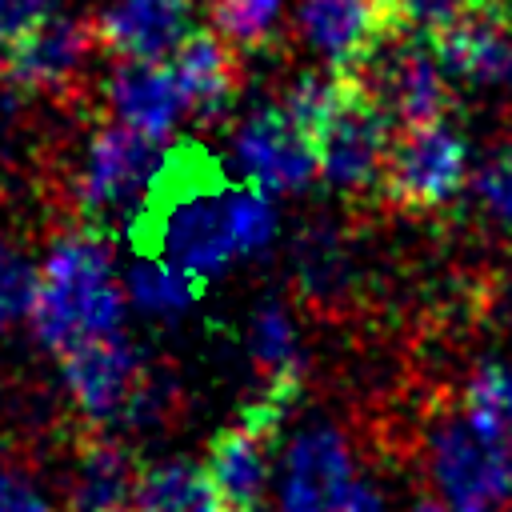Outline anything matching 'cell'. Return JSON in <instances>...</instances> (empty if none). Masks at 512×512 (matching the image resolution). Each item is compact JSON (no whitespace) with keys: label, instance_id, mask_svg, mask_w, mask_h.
Returning <instances> with one entry per match:
<instances>
[{"label":"cell","instance_id":"1","mask_svg":"<svg viewBox=\"0 0 512 512\" xmlns=\"http://www.w3.org/2000/svg\"><path fill=\"white\" fill-rule=\"evenodd\" d=\"M124 316V292L112 272V244L104 232L68 228L36 268L32 332L56 356L88 336L116 332Z\"/></svg>","mask_w":512,"mask_h":512},{"label":"cell","instance_id":"2","mask_svg":"<svg viewBox=\"0 0 512 512\" xmlns=\"http://www.w3.org/2000/svg\"><path fill=\"white\" fill-rule=\"evenodd\" d=\"M392 132L396 128L388 124V116L348 72H332L328 92L320 96L316 112L304 124L320 176L328 180L332 192L348 200L380 192Z\"/></svg>","mask_w":512,"mask_h":512},{"label":"cell","instance_id":"3","mask_svg":"<svg viewBox=\"0 0 512 512\" xmlns=\"http://www.w3.org/2000/svg\"><path fill=\"white\" fill-rule=\"evenodd\" d=\"M272 512H388V500L356 468L348 436L336 424L312 420L284 448Z\"/></svg>","mask_w":512,"mask_h":512},{"label":"cell","instance_id":"4","mask_svg":"<svg viewBox=\"0 0 512 512\" xmlns=\"http://www.w3.org/2000/svg\"><path fill=\"white\" fill-rule=\"evenodd\" d=\"M160 168L164 152L156 140L124 124H100L72 172V212L84 220L80 228L108 232L112 224H128L152 196Z\"/></svg>","mask_w":512,"mask_h":512},{"label":"cell","instance_id":"5","mask_svg":"<svg viewBox=\"0 0 512 512\" xmlns=\"http://www.w3.org/2000/svg\"><path fill=\"white\" fill-rule=\"evenodd\" d=\"M348 76L364 84L392 128L444 120L452 100V76L444 72L436 44L400 28H388Z\"/></svg>","mask_w":512,"mask_h":512},{"label":"cell","instance_id":"6","mask_svg":"<svg viewBox=\"0 0 512 512\" xmlns=\"http://www.w3.org/2000/svg\"><path fill=\"white\" fill-rule=\"evenodd\" d=\"M468 140L448 120H428L392 132L380 196L400 212H436L472 180Z\"/></svg>","mask_w":512,"mask_h":512},{"label":"cell","instance_id":"7","mask_svg":"<svg viewBox=\"0 0 512 512\" xmlns=\"http://www.w3.org/2000/svg\"><path fill=\"white\" fill-rule=\"evenodd\" d=\"M424 472L436 488V500L464 512H488L508 496L504 448L488 432H480L464 416V408L444 412L428 424Z\"/></svg>","mask_w":512,"mask_h":512},{"label":"cell","instance_id":"8","mask_svg":"<svg viewBox=\"0 0 512 512\" xmlns=\"http://www.w3.org/2000/svg\"><path fill=\"white\" fill-rule=\"evenodd\" d=\"M4 52V80L16 84L20 92H40V96H84L88 92V72L96 56L104 52L96 24L80 16H48Z\"/></svg>","mask_w":512,"mask_h":512},{"label":"cell","instance_id":"9","mask_svg":"<svg viewBox=\"0 0 512 512\" xmlns=\"http://www.w3.org/2000/svg\"><path fill=\"white\" fill-rule=\"evenodd\" d=\"M160 260L180 268L192 280L216 276L224 264L240 256L236 244V224H232V188L224 192H204V188H184L168 200L160 212V232H156Z\"/></svg>","mask_w":512,"mask_h":512},{"label":"cell","instance_id":"10","mask_svg":"<svg viewBox=\"0 0 512 512\" xmlns=\"http://www.w3.org/2000/svg\"><path fill=\"white\" fill-rule=\"evenodd\" d=\"M60 372L72 408L96 428L128 420V408L148 376L140 352L120 332H104L72 344L68 352H60Z\"/></svg>","mask_w":512,"mask_h":512},{"label":"cell","instance_id":"11","mask_svg":"<svg viewBox=\"0 0 512 512\" xmlns=\"http://www.w3.org/2000/svg\"><path fill=\"white\" fill-rule=\"evenodd\" d=\"M232 160L260 192H300L320 176L308 136L280 104H264L236 124Z\"/></svg>","mask_w":512,"mask_h":512},{"label":"cell","instance_id":"12","mask_svg":"<svg viewBox=\"0 0 512 512\" xmlns=\"http://www.w3.org/2000/svg\"><path fill=\"white\" fill-rule=\"evenodd\" d=\"M444 72L484 92H512V0H484L436 40Z\"/></svg>","mask_w":512,"mask_h":512},{"label":"cell","instance_id":"13","mask_svg":"<svg viewBox=\"0 0 512 512\" xmlns=\"http://www.w3.org/2000/svg\"><path fill=\"white\" fill-rule=\"evenodd\" d=\"M192 0H112L92 16L104 52L120 60H172L196 32Z\"/></svg>","mask_w":512,"mask_h":512},{"label":"cell","instance_id":"14","mask_svg":"<svg viewBox=\"0 0 512 512\" xmlns=\"http://www.w3.org/2000/svg\"><path fill=\"white\" fill-rule=\"evenodd\" d=\"M104 108L116 116V124L156 144L188 116L184 88L168 60H120L104 80Z\"/></svg>","mask_w":512,"mask_h":512},{"label":"cell","instance_id":"15","mask_svg":"<svg viewBox=\"0 0 512 512\" xmlns=\"http://www.w3.org/2000/svg\"><path fill=\"white\" fill-rule=\"evenodd\" d=\"M296 28L332 72H352L392 24L380 0H300Z\"/></svg>","mask_w":512,"mask_h":512},{"label":"cell","instance_id":"16","mask_svg":"<svg viewBox=\"0 0 512 512\" xmlns=\"http://www.w3.org/2000/svg\"><path fill=\"white\" fill-rule=\"evenodd\" d=\"M168 64H172V72H176V80L184 88L188 112L200 116V120L224 116L228 104L240 92V80H244L240 52L224 36L204 32V28H196Z\"/></svg>","mask_w":512,"mask_h":512},{"label":"cell","instance_id":"17","mask_svg":"<svg viewBox=\"0 0 512 512\" xmlns=\"http://www.w3.org/2000/svg\"><path fill=\"white\" fill-rule=\"evenodd\" d=\"M140 472L144 468L132 460V452L120 440L88 436L72 464V508L76 512H128Z\"/></svg>","mask_w":512,"mask_h":512},{"label":"cell","instance_id":"18","mask_svg":"<svg viewBox=\"0 0 512 512\" xmlns=\"http://www.w3.org/2000/svg\"><path fill=\"white\" fill-rule=\"evenodd\" d=\"M348 260L352 256H348L340 228L308 224L296 240V288H300V296L328 312L352 288V264Z\"/></svg>","mask_w":512,"mask_h":512},{"label":"cell","instance_id":"19","mask_svg":"<svg viewBox=\"0 0 512 512\" xmlns=\"http://www.w3.org/2000/svg\"><path fill=\"white\" fill-rule=\"evenodd\" d=\"M132 512H228L208 468L188 460H168L140 472Z\"/></svg>","mask_w":512,"mask_h":512},{"label":"cell","instance_id":"20","mask_svg":"<svg viewBox=\"0 0 512 512\" xmlns=\"http://www.w3.org/2000/svg\"><path fill=\"white\" fill-rule=\"evenodd\" d=\"M248 352H252V360H256L264 384L300 380L304 356H300V336H296L292 308H288L284 300H264V304L252 312Z\"/></svg>","mask_w":512,"mask_h":512},{"label":"cell","instance_id":"21","mask_svg":"<svg viewBox=\"0 0 512 512\" xmlns=\"http://www.w3.org/2000/svg\"><path fill=\"white\" fill-rule=\"evenodd\" d=\"M464 416L488 432L500 448L512 440V368L508 364H480L460 396Z\"/></svg>","mask_w":512,"mask_h":512},{"label":"cell","instance_id":"22","mask_svg":"<svg viewBox=\"0 0 512 512\" xmlns=\"http://www.w3.org/2000/svg\"><path fill=\"white\" fill-rule=\"evenodd\" d=\"M284 0H212L216 36H224L236 52L264 48L276 36Z\"/></svg>","mask_w":512,"mask_h":512},{"label":"cell","instance_id":"23","mask_svg":"<svg viewBox=\"0 0 512 512\" xmlns=\"http://www.w3.org/2000/svg\"><path fill=\"white\" fill-rule=\"evenodd\" d=\"M128 296L152 316H172V312H184L192 304L196 280L184 276L180 268L164 264V260H140L128 272Z\"/></svg>","mask_w":512,"mask_h":512},{"label":"cell","instance_id":"24","mask_svg":"<svg viewBox=\"0 0 512 512\" xmlns=\"http://www.w3.org/2000/svg\"><path fill=\"white\" fill-rule=\"evenodd\" d=\"M468 188H472V200L488 224L512 228V140H504L480 156Z\"/></svg>","mask_w":512,"mask_h":512},{"label":"cell","instance_id":"25","mask_svg":"<svg viewBox=\"0 0 512 512\" xmlns=\"http://www.w3.org/2000/svg\"><path fill=\"white\" fill-rule=\"evenodd\" d=\"M32 292H36V268L12 244L0 240V324H8L12 316H28Z\"/></svg>","mask_w":512,"mask_h":512},{"label":"cell","instance_id":"26","mask_svg":"<svg viewBox=\"0 0 512 512\" xmlns=\"http://www.w3.org/2000/svg\"><path fill=\"white\" fill-rule=\"evenodd\" d=\"M0 512H56V504L28 472L0 468Z\"/></svg>","mask_w":512,"mask_h":512},{"label":"cell","instance_id":"27","mask_svg":"<svg viewBox=\"0 0 512 512\" xmlns=\"http://www.w3.org/2000/svg\"><path fill=\"white\" fill-rule=\"evenodd\" d=\"M56 0H0V48L52 16Z\"/></svg>","mask_w":512,"mask_h":512},{"label":"cell","instance_id":"28","mask_svg":"<svg viewBox=\"0 0 512 512\" xmlns=\"http://www.w3.org/2000/svg\"><path fill=\"white\" fill-rule=\"evenodd\" d=\"M496 328L512 340V284H504V292L496 296Z\"/></svg>","mask_w":512,"mask_h":512},{"label":"cell","instance_id":"29","mask_svg":"<svg viewBox=\"0 0 512 512\" xmlns=\"http://www.w3.org/2000/svg\"><path fill=\"white\" fill-rule=\"evenodd\" d=\"M408 512H464V508H452V504H444V500H420V504H412Z\"/></svg>","mask_w":512,"mask_h":512},{"label":"cell","instance_id":"30","mask_svg":"<svg viewBox=\"0 0 512 512\" xmlns=\"http://www.w3.org/2000/svg\"><path fill=\"white\" fill-rule=\"evenodd\" d=\"M504 464H508V496H512V440L504 444Z\"/></svg>","mask_w":512,"mask_h":512},{"label":"cell","instance_id":"31","mask_svg":"<svg viewBox=\"0 0 512 512\" xmlns=\"http://www.w3.org/2000/svg\"><path fill=\"white\" fill-rule=\"evenodd\" d=\"M0 80H4V52H0Z\"/></svg>","mask_w":512,"mask_h":512}]
</instances>
